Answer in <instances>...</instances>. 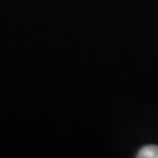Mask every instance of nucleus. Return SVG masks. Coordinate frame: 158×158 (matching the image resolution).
<instances>
[{
	"label": "nucleus",
	"instance_id": "obj_1",
	"mask_svg": "<svg viewBox=\"0 0 158 158\" xmlns=\"http://www.w3.org/2000/svg\"><path fill=\"white\" fill-rule=\"evenodd\" d=\"M139 158H158V145H147L142 147L137 153Z\"/></svg>",
	"mask_w": 158,
	"mask_h": 158
}]
</instances>
